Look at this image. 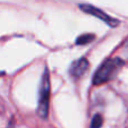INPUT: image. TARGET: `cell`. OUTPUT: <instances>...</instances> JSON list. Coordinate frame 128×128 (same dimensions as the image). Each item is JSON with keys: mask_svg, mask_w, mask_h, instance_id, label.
Here are the masks:
<instances>
[{"mask_svg": "<svg viewBox=\"0 0 128 128\" xmlns=\"http://www.w3.org/2000/svg\"><path fill=\"white\" fill-rule=\"evenodd\" d=\"M93 40H94V35L93 34H83V35L77 38L76 44H78V46H85V44L92 42Z\"/></svg>", "mask_w": 128, "mask_h": 128, "instance_id": "5b68a950", "label": "cell"}, {"mask_svg": "<svg viewBox=\"0 0 128 128\" xmlns=\"http://www.w3.org/2000/svg\"><path fill=\"white\" fill-rule=\"evenodd\" d=\"M50 92V75H49L48 68H46L39 87V104H38V114L43 119L48 118Z\"/></svg>", "mask_w": 128, "mask_h": 128, "instance_id": "7a4b0ae2", "label": "cell"}, {"mask_svg": "<svg viewBox=\"0 0 128 128\" xmlns=\"http://www.w3.org/2000/svg\"><path fill=\"white\" fill-rule=\"evenodd\" d=\"M126 53H127V54H128V43H127V46H126Z\"/></svg>", "mask_w": 128, "mask_h": 128, "instance_id": "52a82bcc", "label": "cell"}, {"mask_svg": "<svg viewBox=\"0 0 128 128\" xmlns=\"http://www.w3.org/2000/svg\"><path fill=\"white\" fill-rule=\"evenodd\" d=\"M122 65H124V61L120 58L108 59L96 70L94 77H93V83L95 85H100L110 80L119 72V69L122 67Z\"/></svg>", "mask_w": 128, "mask_h": 128, "instance_id": "6da1fadb", "label": "cell"}, {"mask_svg": "<svg viewBox=\"0 0 128 128\" xmlns=\"http://www.w3.org/2000/svg\"><path fill=\"white\" fill-rule=\"evenodd\" d=\"M102 124H103V119L100 114H95L93 117L92 121H91V128H101Z\"/></svg>", "mask_w": 128, "mask_h": 128, "instance_id": "8992f818", "label": "cell"}, {"mask_svg": "<svg viewBox=\"0 0 128 128\" xmlns=\"http://www.w3.org/2000/svg\"><path fill=\"white\" fill-rule=\"evenodd\" d=\"M87 69H88V61H87V59L80 58L72 64L69 69V74L74 78H80L86 72Z\"/></svg>", "mask_w": 128, "mask_h": 128, "instance_id": "277c9868", "label": "cell"}, {"mask_svg": "<svg viewBox=\"0 0 128 128\" xmlns=\"http://www.w3.org/2000/svg\"><path fill=\"white\" fill-rule=\"evenodd\" d=\"M80 8L82 9V12H86L88 15H92L94 17H98L99 20H101L102 22H104L106 25L111 27H116L119 25V22L116 20V18H112L109 15H106L103 10L99 9V8L94 7L92 5H86V4H83V5H80Z\"/></svg>", "mask_w": 128, "mask_h": 128, "instance_id": "3957f363", "label": "cell"}]
</instances>
